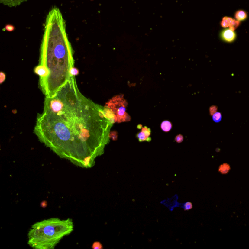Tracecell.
I'll use <instances>...</instances> for the list:
<instances>
[{"label": "cell", "instance_id": "ba28073f", "mask_svg": "<svg viewBox=\"0 0 249 249\" xmlns=\"http://www.w3.org/2000/svg\"><path fill=\"white\" fill-rule=\"evenodd\" d=\"M248 17L246 12L244 10H238L236 12L235 14V18L236 20L238 21H242L246 20Z\"/></svg>", "mask_w": 249, "mask_h": 249}, {"label": "cell", "instance_id": "9c48e42d", "mask_svg": "<svg viewBox=\"0 0 249 249\" xmlns=\"http://www.w3.org/2000/svg\"><path fill=\"white\" fill-rule=\"evenodd\" d=\"M137 137L139 141L140 142L144 141L150 142L151 141L150 137H148L143 130H141V131L137 134Z\"/></svg>", "mask_w": 249, "mask_h": 249}, {"label": "cell", "instance_id": "5bb4252c", "mask_svg": "<svg viewBox=\"0 0 249 249\" xmlns=\"http://www.w3.org/2000/svg\"><path fill=\"white\" fill-rule=\"evenodd\" d=\"M103 247L102 246V244L99 242H95V243H93L92 244V249H103Z\"/></svg>", "mask_w": 249, "mask_h": 249}, {"label": "cell", "instance_id": "52a82bcc", "mask_svg": "<svg viewBox=\"0 0 249 249\" xmlns=\"http://www.w3.org/2000/svg\"><path fill=\"white\" fill-rule=\"evenodd\" d=\"M28 0H0V2L5 5L9 7H14L21 5Z\"/></svg>", "mask_w": 249, "mask_h": 249}, {"label": "cell", "instance_id": "277c9868", "mask_svg": "<svg viewBox=\"0 0 249 249\" xmlns=\"http://www.w3.org/2000/svg\"><path fill=\"white\" fill-rule=\"evenodd\" d=\"M127 102L123 95H117L106 104L104 112L110 122L121 123L130 121L131 117L126 112Z\"/></svg>", "mask_w": 249, "mask_h": 249}, {"label": "cell", "instance_id": "30bf717a", "mask_svg": "<svg viewBox=\"0 0 249 249\" xmlns=\"http://www.w3.org/2000/svg\"><path fill=\"white\" fill-rule=\"evenodd\" d=\"M231 167L229 164L227 163H224L221 164L218 168V172H220L222 174H227L230 170Z\"/></svg>", "mask_w": 249, "mask_h": 249}, {"label": "cell", "instance_id": "8fae6325", "mask_svg": "<svg viewBox=\"0 0 249 249\" xmlns=\"http://www.w3.org/2000/svg\"><path fill=\"white\" fill-rule=\"evenodd\" d=\"M172 124L168 121H164L161 124V128L164 132H168L172 128Z\"/></svg>", "mask_w": 249, "mask_h": 249}, {"label": "cell", "instance_id": "6da1fadb", "mask_svg": "<svg viewBox=\"0 0 249 249\" xmlns=\"http://www.w3.org/2000/svg\"><path fill=\"white\" fill-rule=\"evenodd\" d=\"M108 122L104 108L80 92L73 76L53 96L45 97L34 131L60 158L90 168L103 152Z\"/></svg>", "mask_w": 249, "mask_h": 249}, {"label": "cell", "instance_id": "5b68a950", "mask_svg": "<svg viewBox=\"0 0 249 249\" xmlns=\"http://www.w3.org/2000/svg\"><path fill=\"white\" fill-rule=\"evenodd\" d=\"M240 25V21L234 20L229 17H224L221 22V26L223 28L229 27L232 30H234Z\"/></svg>", "mask_w": 249, "mask_h": 249}, {"label": "cell", "instance_id": "3957f363", "mask_svg": "<svg viewBox=\"0 0 249 249\" xmlns=\"http://www.w3.org/2000/svg\"><path fill=\"white\" fill-rule=\"evenodd\" d=\"M74 230L72 219L51 218L35 223L28 233V244L35 249H54Z\"/></svg>", "mask_w": 249, "mask_h": 249}, {"label": "cell", "instance_id": "2e32d148", "mask_svg": "<svg viewBox=\"0 0 249 249\" xmlns=\"http://www.w3.org/2000/svg\"><path fill=\"white\" fill-rule=\"evenodd\" d=\"M183 139H184L183 136L182 135L179 134L176 136L175 141L178 143H181L183 141Z\"/></svg>", "mask_w": 249, "mask_h": 249}, {"label": "cell", "instance_id": "7c38bea8", "mask_svg": "<svg viewBox=\"0 0 249 249\" xmlns=\"http://www.w3.org/2000/svg\"><path fill=\"white\" fill-rule=\"evenodd\" d=\"M213 121L215 123H218L222 120V115L221 112H217L214 113L212 115Z\"/></svg>", "mask_w": 249, "mask_h": 249}, {"label": "cell", "instance_id": "8992f818", "mask_svg": "<svg viewBox=\"0 0 249 249\" xmlns=\"http://www.w3.org/2000/svg\"><path fill=\"white\" fill-rule=\"evenodd\" d=\"M221 37L223 40L227 43H232L237 37V35L234 30L231 29H226L221 33Z\"/></svg>", "mask_w": 249, "mask_h": 249}, {"label": "cell", "instance_id": "e0dca14e", "mask_svg": "<svg viewBox=\"0 0 249 249\" xmlns=\"http://www.w3.org/2000/svg\"><path fill=\"white\" fill-rule=\"evenodd\" d=\"M218 107L215 106H212L210 107L209 108L210 113V115L212 116V115L215 112H218Z\"/></svg>", "mask_w": 249, "mask_h": 249}, {"label": "cell", "instance_id": "4fadbf2b", "mask_svg": "<svg viewBox=\"0 0 249 249\" xmlns=\"http://www.w3.org/2000/svg\"><path fill=\"white\" fill-rule=\"evenodd\" d=\"M117 136H118V135H117V132L115 131H112L110 132V134H109V137L110 138L112 139L114 141H116L117 139Z\"/></svg>", "mask_w": 249, "mask_h": 249}, {"label": "cell", "instance_id": "7a4b0ae2", "mask_svg": "<svg viewBox=\"0 0 249 249\" xmlns=\"http://www.w3.org/2000/svg\"><path fill=\"white\" fill-rule=\"evenodd\" d=\"M45 24L39 65L45 69L47 75L39 81V86L45 97H52L71 79L75 61L65 21L58 8L49 12Z\"/></svg>", "mask_w": 249, "mask_h": 249}, {"label": "cell", "instance_id": "9a60e30c", "mask_svg": "<svg viewBox=\"0 0 249 249\" xmlns=\"http://www.w3.org/2000/svg\"><path fill=\"white\" fill-rule=\"evenodd\" d=\"M70 73H71V76H76L77 75H79V71L77 68L74 67L72 69V70H71V72H70Z\"/></svg>", "mask_w": 249, "mask_h": 249}, {"label": "cell", "instance_id": "d6986e66", "mask_svg": "<svg viewBox=\"0 0 249 249\" xmlns=\"http://www.w3.org/2000/svg\"><path fill=\"white\" fill-rule=\"evenodd\" d=\"M5 75L3 72L0 73V83L2 84L5 80Z\"/></svg>", "mask_w": 249, "mask_h": 249}, {"label": "cell", "instance_id": "ac0fdd59", "mask_svg": "<svg viewBox=\"0 0 249 249\" xmlns=\"http://www.w3.org/2000/svg\"><path fill=\"white\" fill-rule=\"evenodd\" d=\"M184 205L186 206V207L184 208L185 210L191 209H192L193 206L192 203H191L190 202H187L186 204H184Z\"/></svg>", "mask_w": 249, "mask_h": 249}]
</instances>
